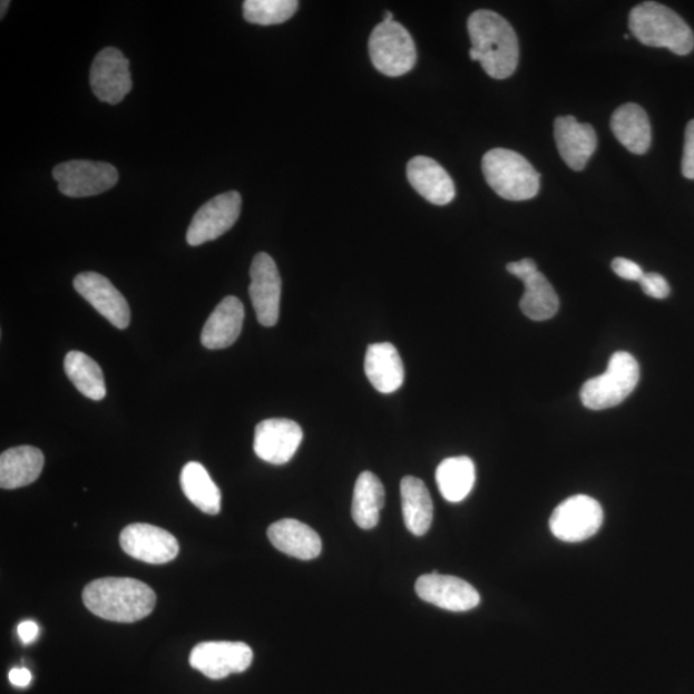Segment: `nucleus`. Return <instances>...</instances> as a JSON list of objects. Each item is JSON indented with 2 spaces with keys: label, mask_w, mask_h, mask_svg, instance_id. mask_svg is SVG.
Listing matches in <instances>:
<instances>
[{
  "label": "nucleus",
  "mask_w": 694,
  "mask_h": 694,
  "mask_svg": "<svg viewBox=\"0 0 694 694\" xmlns=\"http://www.w3.org/2000/svg\"><path fill=\"white\" fill-rule=\"evenodd\" d=\"M407 177L418 194L433 205H448L456 197L453 179L444 167L430 157H413L408 163Z\"/></svg>",
  "instance_id": "a211bd4d"
},
{
  "label": "nucleus",
  "mask_w": 694,
  "mask_h": 694,
  "mask_svg": "<svg viewBox=\"0 0 694 694\" xmlns=\"http://www.w3.org/2000/svg\"><path fill=\"white\" fill-rule=\"evenodd\" d=\"M297 8L296 0H246L244 17L250 23L271 27L289 21Z\"/></svg>",
  "instance_id": "c756f323"
},
{
  "label": "nucleus",
  "mask_w": 694,
  "mask_h": 694,
  "mask_svg": "<svg viewBox=\"0 0 694 694\" xmlns=\"http://www.w3.org/2000/svg\"><path fill=\"white\" fill-rule=\"evenodd\" d=\"M508 273H511L518 280H522L526 275L537 272L538 265L532 261V258H522L520 262H514L507 264Z\"/></svg>",
  "instance_id": "72a5a7b5"
},
{
  "label": "nucleus",
  "mask_w": 694,
  "mask_h": 694,
  "mask_svg": "<svg viewBox=\"0 0 694 694\" xmlns=\"http://www.w3.org/2000/svg\"><path fill=\"white\" fill-rule=\"evenodd\" d=\"M248 294L258 323L273 328L280 320L282 280L277 264L266 253L254 257L250 270Z\"/></svg>",
  "instance_id": "9b49d317"
},
{
  "label": "nucleus",
  "mask_w": 694,
  "mask_h": 694,
  "mask_svg": "<svg viewBox=\"0 0 694 694\" xmlns=\"http://www.w3.org/2000/svg\"><path fill=\"white\" fill-rule=\"evenodd\" d=\"M629 29L647 47L666 48L678 56L690 55L694 48L690 25L671 8L657 2L634 7L629 14Z\"/></svg>",
  "instance_id": "7ed1b4c3"
},
{
  "label": "nucleus",
  "mask_w": 694,
  "mask_h": 694,
  "mask_svg": "<svg viewBox=\"0 0 694 694\" xmlns=\"http://www.w3.org/2000/svg\"><path fill=\"white\" fill-rule=\"evenodd\" d=\"M401 508L407 529L422 537L431 528L433 505L428 487L420 479L407 476L400 483Z\"/></svg>",
  "instance_id": "b1692460"
},
{
  "label": "nucleus",
  "mask_w": 694,
  "mask_h": 694,
  "mask_svg": "<svg viewBox=\"0 0 694 694\" xmlns=\"http://www.w3.org/2000/svg\"><path fill=\"white\" fill-rule=\"evenodd\" d=\"M612 129L616 139L632 154L645 155L651 147V124L639 105L626 104L616 108Z\"/></svg>",
  "instance_id": "5701e85b"
},
{
  "label": "nucleus",
  "mask_w": 694,
  "mask_h": 694,
  "mask_svg": "<svg viewBox=\"0 0 694 694\" xmlns=\"http://www.w3.org/2000/svg\"><path fill=\"white\" fill-rule=\"evenodd\" d=\"M639 364L626 351H617L609 359L605 373L583 384L581 403L592 411L620 405L637 388L639 382Z\"/></svg>",
  "instance_id": "39448f33"
},
{
  "label": "nucleus",
  "mask_w": 694,
  "mask_h": 694,
  "mask_svg": "<svg viewBox=\"0 0 694 694\" xmlns=\"http://www.w3.org/2000/svg\"><path fill=\"white\" fill-rule=\"evenodd\" d=\"M65 373L84 397L95 401L105 399L107 391L104 372L87 354L70 351L65 358Z\"/></svg>",
  "instance_id": "c85d7f7f"
},
{
  "label": "nucleus",
  "mask_w": 694,
  "mask_h": 694,
  "mask_svg": "<svg viewBox=\"0 0 694 694\" xmlns=\"http://www.w3.org/2000/svg\"><path fill=\"white\" fill-rule=\"evenodd\" d=\"M53 178L67 197L81 198L104 194L119 182V173L111 164L72 160L57 165Z\"/></svg>",
  "instance_id": "6e6552de"
},
{
  "label": "nucleus",
  "mask_w": 694,
  "mask_h": 694,
  "mask_svg": "<svg viewBox=\"0 0 694 694\" xmlns=\"http://www.w3.org/2000/svg\"><path fill=\"white\" fill-rule=\"evenodd\" d=\"M17 633H19V637L25 645H30V643L37 639L39 628L33 622H23L19 625V628H17Z\"/></svg>",
  "instance_id": "f704fd0d"
},
{
  "label": "nucleus",
  "mask_w": 694,
  "mask_h": 694,
  "mask_svg": "<svg viewBox=\"0 0 694 694\" xmlns=\"http://www.w3.org/2000/svg\"><path fill=\"white\" fill-rule=\"evenodd\" d=\"M303 438V430L295 421L271 418L256 426L255 454L271 465L287 463L296 454Z\"/></svg>",
  "instance_id": "dca6fc26"
},
{
  "label": "nucleus",
  "mask_w": 694,
  "mask_h": 694,
  "mask_svg": "<svg viewBox=\"0 0 694 694\" xmlns=\"http://www.w3.org/2000/svg\"><path fill=\"white\" fill-rule=\"evenodd\" d=\"M45 467V456L38 448L17 447L0 456V487L6 490L28 487L37 481Z\"/></svg>",
  "instance_id": "4be33fe9"
},
{
  "label": "nucleus",
  "mask_w": 694,
  "mask_h": 694,
  "mask_svg": "<svg viewBox=\"0 0 694 694\" xmlns=\"http://www.w3.org/2000/svg\"><path fill=\"white\" fill-rule=\"evenodd\" d=\"M639 283L643 292L649 297L663 300L671 295V286L662 274L645 273Z\"/></svg>",
  "instance_id": "7c9ffc66"
},
{
  "label": "nucleus",
  "mask_w": 694,
  "mask_h": 694,
  "mask_svg": "<svg viewBox=\"0 0 694 694\" xmlns=\"http://www.w3.org/2000/svg\"><path fill=\"white\" fill-rule=\"evenodd\" d=\"M74 289L116 329L129 328L130 307L128 301L102 274L80 273L74 280Z\"/></svg>",
  "instance_id": "2eb2a0df"
},
{
  "label": "nucleus",
  "mask_w": 694,
  "mask_h": 694,
  "mask_svg": "<svg viewBox=\"0 0 694 694\" xmlns=\"http://www.w3.org/2000/svg\"><path fill=\"white\" fill-rule=\"evenodd\" d=\"M418 597L453 613H466L480 604L479 592L470 583L439 573L422 575L416 583Z\"/></svg>",
  "instance_id": "4468645a"
},
{
  "label": "nucleus",
  "mask_w": 694,
  "mask_h": 694,
  "mask_svg": "<svg viewBox=\"0 0 694 694\" xmlns=\"http://www.w3.org/2000/svg\"><path fill=\"white\" fill-rule=\"evenodd\" d=\"M267 538L282 554L303 561L316 558L322 551L320 535L311 526L292 518L272 524L267 529Z\"/></svg>",
  "instance_id": "412c9836"
},
{
  "label": "nucleus",
  "mask_w": 694,
  "mask_h": 694,
  "mask_svg": "<svg viewBox=\"0 0 694 694\" xmlns=\"http://www.w3.org/2000/svg\"><path fill=\"white\" fill-rule=\"evenodd\" d=\"M245 307L240 299L225 297L208 316L201 333V342L206 349L221 350L234 344L244 328Z\"/></svg>",
  "instance_id": "6ab92c4d"
},
{
  "label": "nucleus",
  "mask_w": 694,
  "mask_h": 694,
  "mask_svg": "<svg viewBox=\"0 0 694 694\" xmlns=\"http://www.w3.org/2000/svg\"><path fill=\"white\" fill-rule=\"evenodd\" d=\"M90 87L100 102L119 105L130 94L133 84L128 58L108 47L96 56L90 67Z\"/></svg>",
  "instance_id": "f8f14e48"
},
{
  "label": "nucleus",
  "mask_w": 694,
  "mask_h": 694,
  "mask_svg": "<svg viewBox=\"0 0 694 694\" xmlns=\"http://www.w3.org/2000/svg\"><path fill=\"white\" fill-rule=\"evenodd\" d=\"M241 208L242 197L236 190L225 192L207 201L190 222L187 232L188 245L201 246L222 237L238 221Z\"/></svg>",
  "instance_id": "9d476101"
},
{
  "label": "nucleus",
  "mask_w": 694,
  "mask_h": 694,
  "mask_svg": "<svg viewBox=\"0 0 694 694\" xmlns=\"http://www.w3.org/2000/svg\"><path fill=\"white\" fill-rule=\"evenodd\" d=\"M384 506V488L378 476L365 471L359 476L353 497V518L359 528L371 530L380 521Z\"/></svg>",
  "instance_id": "a878e982"
},
{
  "label": "nucleus",
  "mask_w": 694,
  "mask_h": 694,
  "mask_svg": "<svg viewBox=\"0 0 694 694\" xmlns=\"http://www.w3.org/2000/svg\"><path fill=\"white\" fill-rule=\"evenodd\" d=\"M521 281L525 284L520 301L522 313L537 322L554 317L559 309V299L546 275L537 271L526 275Z\"/></svg>",
  "instance_id": "cd10ccee"
},
{
  "label": "nucleus",
  "mask_w": 694,
  "mask_h": 694,
  "mask_svg": "<svg viewBox=\"0 0 694 694\" xmlns=\"http://www.w3.org/2000/svg\"><path fill=\"white\" fill-rule=\"evenodd\" d=\"M82 600L91 614L105 620L130 624L153 614L156 593L136 579L104 578L87 585Z\"/></svg>",
  "instance_id": "f03ea898"
},
{
  "label": "nucleus",
  "mask_w": 694,
  "mask_h": 694,
  "mask_svg": "<svg viewBox=\"0 0 694 694\" xmlns=\"http://www.w3.org/2000/svg\"><path fill=\"white\" fill-rule=\"evenodd\" d=\"M682 173L685 178L694 179V120L690 121L685 129Z\"/></svg>",
  "instance_id": "2f4dec72"
},
{
  "label": "nucleus",
  "mask_w": 694,
  "mask_h": 694,
  "mask_svg": "<svg viewBox=\"0 0 694 694\" xmlns=\"http://www.w3.org/2000/svg\"><path fill=\"white\" fill-rule=\"evenodd\" d=\"M555 139L563 160L575 172H581L597 149L595 128L579 123L574 116L557 117Z\"/></svg>",
  "instance_id": "f3484780"
},
{
  "label": "nucleus",
  "mask_w": 694,
  "mask_h": 694,
  "mask_svg": "<svg viewBox=\"0 0 694 694\" xmlns=\"http://www.w3.org/2000/svg\"><path fill=\"white\" fill-rule=\"evenodd\" d=\"M10 682L16 685V687H28L31 682V673L28 668H12L10 672Z\"/></svg>",
  "instance_id": "c9c22d12"
},
{
  "label": "nucleus",
  "mask_w": 694,
  "mask_h": 694,
  "mask_svg": "<svg viewBox=\"0 0 694 694\" xmlns=\"http://www.w3.org/2000/svg\"><path fill=\"white\" fill-rule=\"evenodd\" d=\"M120 546L125 554L150 565L170 563L179 554L177 538L169 531L149 524L127 526L120 534Z\"/></svg>",
  "instance_id": "ddd939ff"
},
{
  "label": "nucleus",
  "mask_w": 694,
  "mask_h": 694,
  "mask_svg": "<svg viewBox=\"0 0 694 694\" xmlns=\"http://www.w3.org/2000/svg\"><path fill=\"white\" fill-rule=\"evenodd\" d=\"M612 266L618 277L626 281L641 282L643 275H645L642 267L637 263L629 261V258L616 257Z\"/></svg>",
  "instance_id": "473e14b6"
},
{
  "label": "nucleus",
  "mask_w": 694,
  "mask_h": 694,
  "mask_svg": "<svg viewBox=\"0 0 694 694\" xmlns=\"http://www.w3.org/2000/svg\"><path fill=\"white\" fill-rule=\"evenodd\" d=\"M467 28L471 60L479 61L492 79L512 77L520 60V46L511 23L496 12L480 10L470 16Z\"/></svg>",
  "instance_id": "f257e3e1"
},
{
  "label": "nucleus",
  "mask_w": 694,
  "mask_h": 694,
  "mask_svg": "<svg viewBox=\"0 0 694 694\" xmlns=\"http://www.w3.org/2000/svg\"><path fill=\"white\" fill-rule=\"evenodd\" d=\"M482 173L489 186L501 198L526 201L539 194L540 174L512 149H490L482 157Z\"/></svg>",
  "instance_id": "20e7f679"
},
{
  "label": "nucleus",
  "mask_w": 694,
  "mask_h": 694,
  "mask_svg": "<svg viewBox=\"0 0 694 694\" xmlns=\"http://www.w3.org/2000/svg\"><path fill=\"white\" fill-rule=\"evenodd\" d=\"M180 487L184 496L206 515H217L222 509V491L198 462H189L183 467Z\"/></svg>",
  "instance_id": "393cba45"
},
{
  "label": "nucleus",
  "mask_w": 694,
  "mask_h": 694,
  "mask_svg": "<svg viewBox=\"0 0 694 694\" xmlns=\"http://www.w3.org/2000/svg\"><path fill=\"white\" fill-rule=\"evenodd\" d=\"M368 49L375 70L390 78L403 77L417 63L414 40L397 21L378 25L371 33Z\"/></svg>",
  "instance_id": "423d86ee"
},
{
  "label": "nucleus",
  "mask_w": 694,
  "mask_h": 694,
  "mask_svg": "<svg viewBox=\"0 0 694 694\" xmlns=\"http://www.w3.org/2000/svg\"><path fill=\"white\" fill-rule=\"evenodd\" d=\"M366 379L381 394H392L404 383L405 371L399 351L390 342L368 348L364 361Z\"/></svg>",
  "instance_id": "aec40b11"
},
{
  "label": "nucleus",
  "mask_w": 694,
  "mask_h": 694,
  "mask_svg": "<svg viewBox=\"0 0 694 694\" xmlns=\"http://www.w3.org/2000/svg\"><path fill=\"white\" fill-rule=\"evenodd\" d=\"M604 524V509L596 499L575 496L559 505L550 516L551 534L566 543H580L596 535Z\"/></svg>",
  "instance_id": "0eeeda50"
},
{
  "label": "nucleus",
  "mask_w": 694,
  "mask_h": 694,
  "mask_svg": "<svg viewBox=\"0 0 694 694\" xmlns=\"http://www.w3.org/2000/svg\"><path fill=\"white\" fill-rule=\"evenodd\" d=\"M254 652L242 642L199 643L189 655V664L211 680L244 673L253 664Z\"/></svg>",
  "instance_id": "1a4fd4ad"
},
{
  "label": "nucleus",
  "mask_w": 694,
  "mask_h": 694,
  "mask_svg": "<svg viewBox=\"0 0 694 694\" xmlns=\"http://www.w3.org/2000/svg\"><path fill=\"white\" fill-rule=\"evenodd\" d=\"M383 22H394V14H392L390 11L384 12Z\"/></svg>",
  "instance_id": "e433bc0d"
},
{
  "label": "nucleus",
  "mask_w": 694,
  "mask_h": 694,
  "mask_svg": "<svg viewBox=\"0 0 694 694\" xmlns=\"http://www.w3.org/2000/svg\"><path fill=\"white\" fill-rule=\"evenodd\" d=\"M8 6H10V2H8V0H3V2H2V12H0V16H2V19H4L6 12L8 10Z\"/></svg>",
  "instance_id": "4c0bfd02"
},
{
  "label": "nucleus",
  "mask_w": 694,
  "mask_h": 694,
  "mask_svg": "<svg viewBox=\"0 0 694 694\" xmlns=\"http://www.w3.org/2000/svg\"><path fill=\"white\" fill-rule=\"evenodd\" d=\"M475 480V465L468 457L447 458L437 470L438 488L450 504L465 500L470 495Z\"/></svg>",
  "instance_id": "bb28decb"
}]
</instances>
